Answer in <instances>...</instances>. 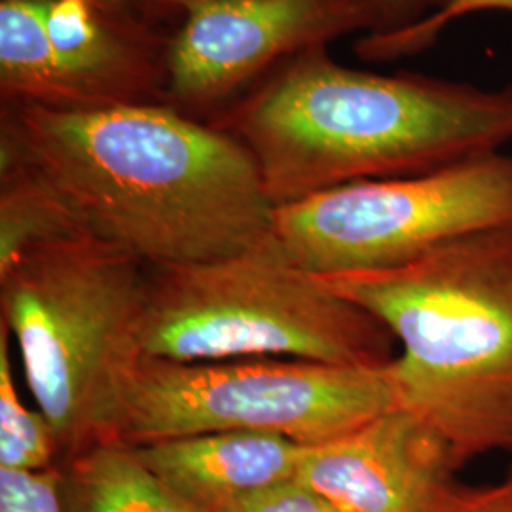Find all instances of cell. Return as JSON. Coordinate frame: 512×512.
<instances>
[{
  "mask_svg": "<svg viewBox=\"0 0 512 512\" xmlns=\"http://www.w3.org/2000/svg\"><path fill=\"white\" fill-rule=\"evenodd\" d=\"M389 365L293 359L171 363L141 357L124 384L105 442L143 446L245 431L302 446L325 444L399 406Z\"/></svg>",
  "mask_w": 512,
  "mask_h": 512,
  "instance_id": "6",
  "label": "cell"
},
{
  "mask_svg": "<svg viewBox=\"0 0 512 512\" xmlns=\"http://www.w3.org/2000/svg\"><path fill=\"white\" fill-rule=\"evenodd\" d=\"M184 23L165 59L173 101L203 107L226 99L279 59L376 33L378 0H175Z\"/></svg>",
  "mask_w": 512,
  "mask_h": 512,
  "instance_id": "8",
  "label": "cell"
},
{
  "mask_svg": "<svg viewBox=\"0 0 512 512\" xmlns=\"http://www.w3.org/2000/svg\"><path fill=\"white\" fill-rule=\"evenodd\" d=\"M319 279L401 344L389 365L397 403L437 429L463 467L512 452V226L397 268Z\"/></svg>",
  "mask_w": 512,
  "mask_h": 512,
  "instance_id": "3",
  "label": "cell"
},
{
  "mask_svg": "<svg viewBox=\"0 0 512 512\" xmlns=\"http://www.w3.org/2000/svg\"><path fill=\"white\" fill-rule=\"evenodd\" d=\"M222 512H346L296 476L245 495Z\"/></svg>",
  "mask_w": 512,
  "mask_h": 512,
  "instance_id": "18",
  "label": "cell"
},
{
  "mask_svg": "<svg viewBox=\"0 0 512 512\" xmlns=\"http://www.w3.org/2000/svg\"><path fill=\"white\" fill-rule=\"evenodd\" d=\"M463 465L448 440L403 406L308 446L296 478L346 512H425Z\"/></svg>",
  "mask_w": 512,
  "mask_h": 512,
  "instance_id": "9",
  "label": "cell"
},
{
  "mask_svg": "<svg viewBox=\"0 0 512 512\" xmlns=\"http://www.w3.org/2000/svg\"><path fill=\"white\" fill-rule=\"evenodd\" d=\"M490 10L512 14V0H450L437 14L421 19L406 29L363 35L357 40L353 52L365 61L378 63L421 54L435 46L446 27L454 21Z\"/></svg>",
  "mask_w": 512,
  "mask_h": 512,
  "instance_id": "16",
  "label": "cell"
},
{
  "mask_svg": "<svg viewBox=\"0 0 512 512\" xmlns=\"http://www.w3.org/2000/svg\"><path fill=\"white\" fill-rule=\"evenodd\" d=\"M217 128L253 154L281 207L501 152L512 143V84L357 71L319 46L287 61Z\"/></svg>",
  "mask_w": 512,
  "mask_h": 512,
  "instance_id": "2",
  "label": "cell"
},
{
  "mask_svg": "<svg viewBox=\"0 0 512 512\" xmlns=\"http://www.w3.org/2000/svg\"><path fill=\"white\" fill-rule=\"evenodd\" d=\"M0 512H65L61 469L14 471L0 467Z\"/></svg>",
  "mask_w": 512,
  "mask_h": 512,
  "instance_id": "17",
  "label": "cell"
},
{
  "mask_svg": "<svg viewBox=\"0 0 512 512\" xmlns=\"http://www.w3.org/2000/svg\"><path fill=\"white\" fill-rule=\"evenodd\" d=\"M158 2H169V4H173L175 0H158Z\"/></svg>",
  "mask_w": 512,
  "mask_h": 512,
  "instance_id": "22",
  "label": "cell"
},
{
  "mask_svg": "<svg viewBox=\"0 0 512 512\" xmlns=\"http://www.w3.org/2000/svg\"><path fill=\"white\" fill-rule=\"evenodd\" d=\"M93 0H46V35L61 109L95 110L145 103L160 65L145 37Z\"/></svg>",
  "mask_w": 512,
  "mask_h": 512,
  "instance_id": "10",
  "label": "cell"
},
{
  "mask_svg": "<svg viewBox=\"0 0 512 512\" xmlns=\"http://www.w3.org/2000/svg\"><path fill=\"white\" fill-rule=\"evenodd\" d=\"M0 467L48 471L59 467V450L48 420L19 395L10 359V332L0 321Z\"/></svg>",
  "mask_w": 512,
  "mask_h": 512,
  "instance_id": "15",
  "label": "cell"
},
{
  "mask_svg": "<svg viewBox=\"0 0 512 512\" xmlns=\"http://www.w3.org/2000/svg\"><path fill=\"white\" fill-rule=\"evenodd\" d=\"M147 274L137 256L90 232L35 247L0 270V321L52 427L59 465L109 437L141 361Z\"/></svg>",
  "mask_w": 512,
  "mask_h": 512,
  "instance_id": "4",
  "label": "cell"
},
{
  "mask_svg": "<svg viewBox=\"0 0 512 512\" xmlns=\"http://www.w3.org/2000/svg\"><path fill=\"white\" fill-rule=\"evenodd\" d=\"M512 226V156L361 181L275 207L274 236L315 275L378 272L469 234Z\"/></svg>",
  "mask_w": 512,
  "mask_h": 512,
  "instance_id": "7",
  "label": "cell"
},
{
  "mask_svg": "<svg viewBox=\"0 0 512 512\" xmlns=\"http://www.w3.org/2000/svg\"><path fill=\"white\" fill-rule=\"evenodd\" d=\"M141 357L171 363L293 359L387 366L395 338L384 325L294 264L272 239L241 255L148 268Z\"/></svg>",
  "mask_w": 512,
  "mask_h": 512,
  "instance_id": "5",
  "label": "cell"
},
{
  "mask_svg": "<svg viewBox=\"0 0 512 512\" xmlns=\"http://www.w3.org/2000/svg\"><path fill=\"white\" fill-rule=\"evenodd\" d=\"M425 512H512V467L494 484L452 482Z\"/></svg>",
  "mask_w": 512,
  "mask_h": 512,
  "instance_id": "19",
  "label": "cell"
},
{
  "mask_svg": "<svg viewBox=\"0 0 512 512\" xmlns=\"http://www.w3.org/2000/svg\"><path fill=\"white\" fill-rule=\"evenodd\" d=\"M0 135L90 234L147 268L215 262L274 239L275 205L253 154L228 131L177 110L2 105Z\"/></svg>",
  "mask_w": 512,
  "mask_h": 512,
  "instance_id": "1",
  "label": "cell"
},
{
  "mask_svg": "<svg viewBox=\"0 0 512 512\" xmlns=\"http://www.w3.org/2000/svg\"><path fill=\"white\" fill-rule=\"evenodd\" d=\"M59 469L65 512H203L122 442H99Z\"/></svg>",
  "mask_w": 512,
  "mask_h": 512,
  "instance_id": "12",
  "label": "cell"
},
{
  "mask_svg": "<svg viewBox=\"0 0 512 512\" xmlns=\"http://www.w3.org/2000/svg\"><path fill=\"white\" fill-rule=\"evenodd\" d=\"M148 469L203 512L296 476L308 446L270 433H205L133 446Z\"/></svg>",
  "mask_w": 512,
  "mask_h": 512,
  "instance_id": "11",
  "label": "cell"
},
{
  "mask_svg": "<svg viewBox=\"0 0 512 512\" xmlns=\"http://www.w3.org/2000/svg\"><path fill=\"white\" fill-rule=\"evenodd\" d=\"M93 2H97L99 6L109 8V10H120L129 0H93Z\"/></svg>",
  "mask_w": 512,
  "mask_h": 512,
  "instance_id": "21",
  "label": "cell"
},
{
  "mask_svg": "<svg viewBox=\"0 0 512 512\" xmlns=\"http://www.w3.org/2000/svg\"><path fill=\"white\" fill-rule=\"evenodd\" d=\"M84 232L69 203L0 135V270L35 247Z\"/></svg>",
  "mask_w": 512,
  "mask_h": 512,
  "instance_id": "13",
  "label": "cell"
},
{
  "mask_svg": "<svg viewBox=\"0 0 512 512\" xmlns=\"http://www.w3.org/2000/svg\"><path fill=\"white\" fill-rule=\"evenodd\" d=\"M450 0H378L380 27L376 33L406 29L442 10Z\"/></svg>",
  "mask_w": 512,
  "mask_h": 512,
  "instance_id": "20",
  "label": "cell"
},
{
  "mask_svg": "<svg viewBox=\"0 0 512 512\" xmlns=\"http://www.w3.org/2000/svg\"><path fill=\"white\" fill-rule=\"evenodd\" d=\"M44 10L46 0H0V93L6 107L61 109Z\"/></svg>",
  "mask_w": 512,
  "mask_h": 512,
  "instance_id": "14",
  "label": "cell"
}]
</instances>
